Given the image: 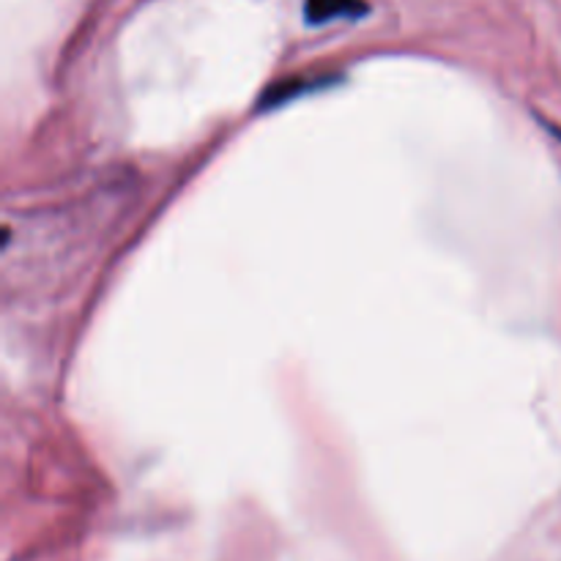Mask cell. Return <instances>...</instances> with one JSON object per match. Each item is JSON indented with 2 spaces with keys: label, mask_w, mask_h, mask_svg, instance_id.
I'll use <instances>...</instances> for the list:
<instances>
[{
  "label": "cell",
  "mask_w": 561,
  "mask_h": 561,
  "mask_svg": "<svg viewBox=\"0 0 561 561\" xmlns=\"http://www.w3.org/2000/svg\"><path fill=\"white\" fill-rule=\"evenodd\" d=\"M367 14L365 0H305V16L310 25H327L334 20H356Z\"/></svg>",
  "instance_id": "6da1fadb"
}]
</instances>
